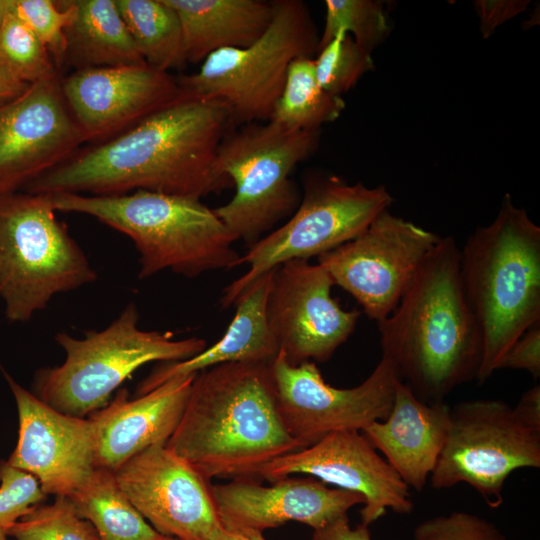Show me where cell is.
Instances as JSON below:
<instances>
[{
  "label": "cell",
  "instance_id": "1",
  "mask_svg": "<svg viewBox=\"0 0 540 540\" xmlns=\"http://www.w3.org/2000/svg\"><path fill=\"white\" fill-rule=\"evenodd\" d=\"M233 124L226 103L183 93L118 136L80 148L23 189L94 196L144 190L200 199L231 185L215 161Z\"/></svg>",
  "mask_w": 540,
  "mask_h": 540
},
{
  "label": "cell",
  "instance_id": "2",
  "mask_svg": "<svg viewBox=\"0 0 540 540\" xmlns=\"http://www.w3.org/2000/svg\"><path fill=\"white\" fill-rule=\"evenodd\" d=\"M165 446L203 477L258 478L301 449L280 416L270 363H224L196 373Z\"/></svg>",
  "mask_w": 540,
  "mask_h": 540
},
{
  "label": "cell",
  "instance_id": "3",
  "mask_svg": "<svg viewBox=\"0 0 540 540\" xmlns=\"http://www.w3.org/2000/svg\"><path fill=\"white\" fill-rule=\"evenodd\" d=\"M460 249L441 237L395 310L377 322L382 355L420 400L444 402L476 379L482 338L460 281Z\"/></svg>",
  "mask_w": 540,
  "mask_h": 540
},
{
  "label": "cell",
  "instance_id": "4",
  "mask_svg": "<svg viewBox=\"0 0 540 540\" xmlns=\"http://www.w3.org/2000/svg\"><path fill=\"white\" fill-rule=\"evenodd\" d=\"M459 270L482 338L481 384L513 342L540 323V227L506 194L496 218L460 250Z\"/></svg>",
  "mask_w": 540,
  "mask_h": 540
},
{
  "label": "cell",
  "instance_id": "5",
  "mask_svg": "<svg viewBox=\"0 0 540 540\" xmlns=\"http://www.w3.org/2000/svg\"><path fill=\"white\" fill-rule=\"evenodd\" d=\"M48 194L56 211L89 215L128 236L139 253V279L163 270L195 278L238 266L236 238L200 199L144 190L113 196Z\"/></svg>",
  "mask_w": 540,
  "mask_h": 540
},
{
  "label": "cell",
  "instance_id": "6",
  "mask_svg": "<svg viewBox=\"0 0 540 540\" xmlns=\"http://www.w3.org/2000/svg\"><path fill=\"white\" fill-rule=\"evenodd\" d=\"M138 322V308L130 302L106 328L87 331L83 338L58 332L55 341L65 360L35 373L33 393L61 413L85 418L107 405L141 366L186 360L206 348L202 338L177 340L170 332L140 329Z\"/></svg>",
  "mask_w": 540,
  "mask_h": 540
},
{
  "label": "cell",
  "instance_id": "7",
  "mask_svg": "<svg viewBox=\"0 0 540 540\" xmlns=\"http://www.w3.org/2000/svg\"><path fill=\"white\" fill-rule=\"evenodd\" d=\"M55 212L48 193L0 195V298L10 323L29 321L57 294L98 278Z\"/></svg>",
  "mask_w": 540,
  "mask_h": 540
},
{
  "label": "cell",
  "instance_id": "8",
  "mask_svg": "<svg viewBox=\"0 0 540 540\" xmlns=\"http://www.w3.org/2000/svg\"><path fill=\"white\" fill-rule=\"evenodd\" d=\"M273 6L271 23L254 43L210 54L196 73L178 77L182 92L226 103L234 124L268 121L290 64L312 58L319 43L304 2L274 0Z\"/></svg>",
  "mask_w": 540,
  "mask_h": 540
},
{
  "label": "cell",
  "instance_id": "9",
  "mask_svg": "<svg viewBox=\"0 0 540 540\" xmlns=\"http://www.w3.org/2000/svg\"><path fill=\"white\" fill-rule=\"evenodd\" d=\"M319 132L289 130L268 120L245 124L224 137L215 170L234 184L235 193L214 212L236 240L249 248L294 213L299 197L289 175L316 149Z\"/></svg>",
  "mask_w": 540,
  "mask_h": 540
},
{
  "label": "cell",
  "instance_id": "10",
  "mask_svg": "<svg viewBox=\"0 0 540 540\" xmlns=\"http://www.w3.org/2000/svg\"><path fill=\"white\" fill-rule=\"evenodd\" d=\"M392 202L384 186L350 185L337 176L309 180L291 218L240 256L238 266L249 269L224 288L221 306L235 305L257 278L280 264L318 257L356 238Z\"/></svg>",
  "mask_w": 540,
  "mask_h": 540
},
{
  "label": "cell",
  "instance_id": "11",
  "mask_svg": "<svg viewBox=\"0 0 540 540\" xmlns=\"http://www.w3.org/2000/svg\"><path fill=\"white\" fill-rule=\"evenodd\" d=\"M539 467L540 431L522 423L508 403L476 399L450 407L446 441L429 480L435 489L467 483L497 508L511 473Z\"/></svg>",
  "mask_w": 540,
  "mask_h": 540
},
{
  "label": "cell",
  "instance_id": "12",
  "mask_svg": "<svg viewBox=\"0 0 540 540\" xmlns=\"http://www.w3.org/2000/svg\"><path fill=\"white\" fill-rule=\"evenodd\" d=\"M270 371L280 416L301 449L332 432L362 431L384 420L400 380L395 365L384 355L369 377L352 388L331 386L315 362L293 365L280 350L270 362Z\"/></svg>",
  "mask_w": 540,
  "mask_h": 540
},
{
  "label": "cell",
  "instance_id": "13",
  "mask_svg": "<svg viewBox=\"0 0 540 540\" xmlns=\"http://www.w3.org/2000/svg\"><path fill=\"white\" fill-rule=\"evenodd\" d=\"M440 238L385 210L359 236L317 258L334 284L379 322L395 310Z\"/></svg>",
  "mask_w": 540,
  "mask_h": 540
},
{
  "label": "cell",
  "instance_id": "14",
  "mask_svg": "<svg viewBox=\"0 0 540 540\" xmlns=\"http://www.w3.org/2000/svg\"><path fill=\"white\" fill-rule=\"evenodd\" d=\"M334 281L319 263L294 259L274 269L267 321L289 363L325 362L354 332L359 310H344L331 296Z\"/></svg>",
  "mask_w": 540,
  "mask_h": 540
},
{
  "label": "cell",
  "instance_id": "15",
  "mask_svg": "<svg viewBox=\"0 0 540 540\" xmlns=\"http://www.w3.org/2000/svg\"><path fill=\"white\" fill-rule=\"evenodd\" d=\"M114 474L130 502L164 536L212 540L224 527L209 480L165 445L139 452Z\"/></svg>",
  "mask_w": 540,
  "mask_h": 540
},
{
  "label": "cell",
  "instance_id": "16",
  "mask_svg": "<svg viewBox=\"0 0 540 540\" xmlns=\"http://www.w3.org/2000/svg\"><path fill=\"white\" fill-rule=\"evenodd\" d=\"M86 143L61 89V74L0 105V195L19 191Z\"/></svg>",
  "mask_w": 540,
  "mask_h": 540
},
{
  "label": "cell",
  "instance_id": "17",
  "mask_svg": "<svg viewBox=\"0 0 540 540\" xmlns=\"http://www.w3.org/2000/svg\"><path fill=\"white\" fill-rule=\"evenodd\" d=\"M297 474L363 496L360 515L365 526L389 509L409 514L414 507L410 488L358 430L332 432L308 447L280 456L266 464L258 478L271 482Z\"/></svg>",
  "mask_w": 540,
  "mask_h": 540
},
{
  "label": "cell",
  "instance_id": "18",
  "mask_svg": "<svg viewBox=\"0 0 540 540\" xmlns=\"http://www.w3.org/2000/svg\"><path fill=\"white\" fill-rule=\"evenodd\" d=\"M61 89L91 144L118 136L183 94L178 77L146 64L74 70L61 76Z\"/></svg>",
  "mask_w": 540,
  "mask_h": 540
},
{
  "label": "cell",
  "instance_id": "19",
  "mask_svg": "<svg viewBox=\"0 0 540 540\" xmlns=\"http://www.w3.org/2000/svg\"><path fill=\"white\" fill-rule=\"evenodd\" d=\"M3 374L19 418L18 441L8 464L36 477L47 495L70 497L95 469L92 422L59 412Z\"/></svg>",
  "mask_w": 540,
  "mask_h": 540
},
{
  "label": "cell",
  "instance_id": "20",
  "mask_svg": "<svg viewBox=\"0 0 540 540\" xmlns=\"http://www.w3.org/2000/svg\"><path fill=\"white\" fill-rule=\"evenodd\" d=\"M211 492L224 527L260 533L291 521L317 530L365 502L358 493L306 475L279 478L267 486L256 478H235L211 485Z\"/></svg>",
  "mask_w": 540,
  "mask_h": 540
},
{
  "label": "cell",
  "instance_id": "21",
  "mask_svg": "<svg viewBox=\"0 0 540 540\" xmlns=\"http://www.w3.org/2000/svg\"><path fill=\"white\" fill-rule=\"evenodd\" d=\"M195 375L170 379L134 399L121 388L111 402L88 415L95 468L115 472L148 447L165 445L181 419Z\"/></svg>",
  "mask_w": 540,
  "mask_h": 540
},
{
  "label": "cell",
  "instance_id": "22",
  "mask_svg": "<svg viewBox=\"0 0 540 540\" xmlns=\"http://www.w3.org/2000/svg\"><path fill=\"white\" fill-rule=\"evenodd\" d=\"M449 424L447 404L424 402L399 380L389 415L361 432L409 488L422 491L444 446Z\"/></svg>",
  "mask_w": 540,
  "mask_h": 540
},
{
  "label": "cell",
  "instance_id": "23",
  "mask_svg": "<svg viewBox=\"0 0 540 540\" xmlns=\"http://www.w3.org/2000/svg\"><path fill=\"white\" fill-rule=\"evenodd\" d=\"M274 269L257 278L236 301V311L224 335L212 346L182 361L163 362L141 380L135 396L150 392L176 377L194 375L224 363H270L278 343L267 321V299Z\"/></svg>",
  "mask_w": 540,
  "mask_h": 540
},
{
  "label": "cell",
  "instance_id": "24",
  "mask_svg": "<svg viewBox=\"0 0 540 540\" xmlns=\"http://www.w3.org/2000/svg\"><path fill=\"white\" fill-rule=\"evenodd\" d=\"M176 11L183 33L187 63L203 62L225 48H245L268 28L273 1L167 0Z\"/></svg>",
  "mask_w": 540,
  "mask_h": 540
},
{
  "label": "cell",
  "instance_id": "25",
  "mask_svg": "<svg viewBox=\"0 0 540 540\" xmlns=\"http://www.w3.org/2000/svg\"><path fill=\"white\" fill-rule=\"evenodd\" d=\"M71 19L65 29L64 66L75 70L145 65L115 0H65Z\"/></svg>",
  "mask_w": 540,
  "mask_h": 540
},
{
  "label": "cell",
  "instance_id": "26",
  "mask_svg": "<svg viewBox=\"0 0 540 540\" xmlns=\"http://www.w3.org/2000/svg\"><path fill=\"white\" fill-rule=\"evenodd\" d=\"M100 540H175L157 532L119 487L114 472L95 468L70 497Z\"/></svg>",
  "mask_w": 540,
  "mask_h": 540
},
{
  "label": "cell",
  "instance_id": "27",
  "mask_svg": "<svg viewBox=\"0 0 540 540\" xmlns=\"http://www.w3.org/2000/svg\"><path fill=\"white\" fill-rule=\"evenodd\" d=\"M146 65L169 72L187 65L182 27L167 0H115Z\"/></svg>",
  "mask_w": 540,
  "mask_h": 540
},
{
  "label": "cell",
  "instance_id": "28",
  "mask_svg": "<svg viewBox=\"0 0 540 540\" xmlns=\"http://www.w3.org/2000/svg\"><path fill=\"white\" fill-rule=\"evenodd\" d=\"M345 108L342 97L319 84L313 58L295 59L289 66L282 93L270 121L289 130L315 131L335 121Z\"/></svg>",
  "mask_w": 540,
  "mask_h": 540
},
{
  "label": "cell",
  "instance_id": "29",
  "mask_svg": "<svg viewBox=\"0 0 540 540\" xmlns=\"http://www.w3.org/2000/svg\"><path fill=\"white\" fill-rule=\"evenodd\" d=\"M5 3L0 27V72L27 85L60 75L47 48L11 10L8 0Z\"/></svg>",
  "mask_w": 540,
  "mask_h": 540
},
{
  "label": "cell",
  "instance_id": "30",
  "mask_svg": "<svg viewBox=\"0 0 540 540\" xmlns=\"http://www.w3.org/2000/svg\"><path fill=\"white\" fill-rule=\"evenodd\" d=\"M325 24L317 52L338 31L350 35L355 43L370 53L389 34L384 4L378 0H326Z\"/></svg>",
  "mask_w": 540,
  "mask_h": 540
},
{
  "label": "cell",
  "instance_id": "31",
  "mask_svg": "<svg viewBox=\"0 0 540 540\" xmlns=\"http://www.w3.org/2000/svg\"><path fill=\"white\" fill-rule=\"evenodd\" d=\"M4 531L15 540H100L93 525L77 513L67 496L35 506Z\"/></svg>",
  "mask_w": 540,
  "mask_h": 540
},
{
  "label": "cell",
  "instance_id": "32",
  "mask_svg": "<svg viewBox=\"0 0 540 540\" xmlns=\"http://www.w3.org/2000/svg\"><path fill=\"white\" fill-rule=\"evenodd\" d=\"M314 59L320 86L332 95L342 97L373 68L371 54L359 47L353 38L338 31Z\"/></svg>",
  "mask_w": 540,
  "mask_h": 540
},
{
  "label": "cell",
  "instance_id": "33",
  "mask_svg": "<svg viewBox=\"0 0 540 540\" xmlns=\"http://www.w3.org/2000/svg\"><path fill=\"white\" fill-rule=\"evenodd\" d=\"M8 4L47 48L60 72L65 61V29L71 19L65 0H8Z\"/></svg>",
  "mask_w": 540,
  "mask_h": 540
},
{
  "label": "cell",
  "instance_id": "34",
  "mask_svg": "<svg viewBox=\"0 0 540 540\" xmlns=\"http://www.w3.org/2000/svg\"><path fill=\"white\" fill-rule=\"evenodd\" d=\"M46 497L36 477L0 462V527L5 530L19 521Z\"/></svg>",
  "mask_w": 540,
  "mask_h": 540
},
{
  "label": "cell",
  "instance_id": "35",
  "mask_svg": "<svg viewBox=\"0 0 540 540\" xmlns=\"http://www.w3.org/2000/svg\"><path fill=\"white\" fill-rule=\"evenodd\" d=\"M412 540H508L490 521L465 511H454L424 520Z\"/></svg>",
  "mask_w": 540,
  "mask_h": 540
},
{
  "label": "cell",
  "instance_id": "36",
  "mask_svg": "<svg viewBox=\"0 0 540 540\" xmlns=\"http://www.w3.org/2000/svg\"><path fill=\"white\" fill-rule=\"evenodd\" d=\"M499 369H521L533 378L540 376V323L531 326L508 348L501 358Z\"/></svg>",
  "mask_w": 540,
  "mask_h": 540
},
{
  "label": "cell",
  "instance_id": "37",
  "mask_svg": "<svg viewBox=\"0 0 540 540\" xmlns=\"http://www.w3.org/2000/svg\"><path fill=\"white\" fill-rule=\"evenodd\" d=\"M480 19V31L489 37L495 28L526 10L527 0L475 1Z\"/></svg>",
  "mask_w": 540,
  "mask_h": 540
},
{
  "label": "cell",
  "instance_id": "38",
  "mask_svg": "<svg viewBox=\"0 0 540 540\" xmlns=\"http://www.w3.org/2000/svg\"><path fill=\"white\" fill-rule=\"evenodd\" d=\"M312 540H371L368 526L359 524L352 528L345 515L334 522L314 530Z\"/></svg>",
  "mask_w": 540,
  "mask_h": 540
},
{
  "label": "cell",
  "instance_id": "39",
  "mask_svg": "<svg viewBox=\"0 0 540 540\" xmlns=\"http://www.w3.org/2000/svg\"><path fill=\"white\" fill-rule=\"evenodd\" d=\"M513 411L526 426L540 431V386L534 385L526 390L513 407Z\"/></svg>",
  "mask_w": 540,
  "mask_h": 540
},
{
  "label": "cell",
  "instance_id": "40",
  "mask_svg": "<svg viewBox=\"0 0 540 540\" xmlns=\"http://www.w3.org/2000/svg\"><path fill=\"white\" fill-rule=\"evenodd\" d=\"M27 84L18 82L0 72V105H3L22 94Z\"/></svg>",
  "mask_w": 540,
  "mask_h": 540
},
{
  "label": "cell",
  "instance_id": "41",
  "mask_svg": "<svg viewBox=\"0 0 540 540\" xmlns=\"http://www.w3.org/2000/svg\"><path fill=\"white\" fill-rule=\"evenodd\" d=\"M224 526V525H223ZM212 540H265L262 533L256 531H238L223 527Z\"/></svg>",
  "mask_w": 540,
  "mask_h": 540
},
{
  "label": "cell",
  "instance_id": "42",
  "mask_svg": "<svg viewBox=\"0 0 540 540\" xmlns=\"http://www.w3.org/2000/svg\"><path fill=\"white\" fill-rule=\"evenodd\" d=\"M6 10L5 0H0V27Z\"/></svg>",
  "mask_w": 540,
  "mask_h": 540
},
{
  "label": "cell",
  "instance_id": "43",
  "mask_svg": "<svg viewBox=\"0 0 540 540\" xmlns=\"http://www.w3.org/2000/svg\"><path fill=\"white\" fill-rule=\"evenodd\" d=\"M0 540H7V535L2 527H0Z\"/></svg>",
  "mask_w": 540,
  "mask_h": 540
}]
</instances>
